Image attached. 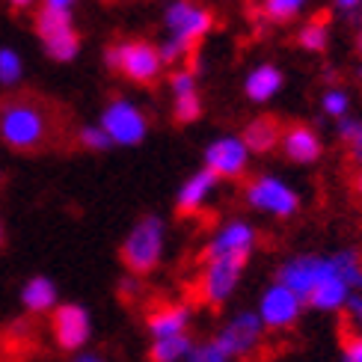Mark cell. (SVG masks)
Wrapping results in <instances>:
<instances>
[{
    "instance_id": "52a82bcc",
    "label": "cell",
    "mask_w": 362,
    "mask_h": 362,
    "mask_svg": "<svg viewBox=\"0 0 362 362\" xmlns=\"http://www.w3.org/2000/svg\"><path fill=\"white\" fill-rule=\"evenodd\" d=\"M163 24L170 30V39H175L185 51H193L196 42L205 39L214 18H211L208 9L190 4V0H173L163 12Z\"/></svg>"
},
{
    "instance_id": "ee69618b",
    "label": "cell",
    "mask_w": 362,
    "mask_h": 362,
    "mask_svg": "<svg viewBox=\"0 0 362 362\" xmlns=\"http://www.w3.org/2000/svg\"><path fill=\"white\" fill-rule=\"evenodd\" d=\"M0 244H4V226H0Z\"/></svg>"
},
{
    "instance_id": "277c9868",
    "label": "cell",
    "mask_w": 362,
    "mask_h": 362,
    "mask_svg": "<svg viewBox=\"0 0 362 362\" xmlns=\"http://www.w3.org/2000/svg\"><path fill=\"white\" fill-rule=\"evenodd\" d=\"M36 33L45 45V51H48V57L57 59V63H69L81 51V36L74 33L69 9L42 6L36 12Z\"/></svg>"
},
{
    "instance_id": "3957f363",
    "label": "cell",
    "mask_w": 362,
    "mask_h": 362,
    "mask_svg": "<svg viewBox=\"0 0 362 362\" xmlns=\"http://www.w3.org/2000/svg\"><path fill=\"white\" fill-rule=\"evenodd\" d=\"M104 63L134 83H155L163 69L158 48L148 42H116L104 51Z\"/></svg>"
},
{
    "instance_id": "d6986e66",
    "label": "cell",
    "mask_w": 362,
    "mask_h": 362,
    "mask_svg": "<svg viewBox=\"0 0 362 362\" xmlns=\"http://www.w3.org/2000/svg\"><path fill=\"white\" fill-rule=\"evenodd\" d=\"M351 285L339 276V270H333L329 276H324L318 285L312 288V294L306 297V306L321 309V312H336L351 300Z\"/></svg>"
},
{
    "instance_id": "e0dca14e",
    "label": "cell",
    "mask_w": 362,
    "mask_h": 362,
    "mask_svg": "<svg viewBox=\"0 0 362 362\" xmlns=\"http://www.w3.org/2000/svg\"><path fill=\"white\" fill-rule=\"evenodd\" d=\"M279 148H282V155L288 160H294V163H315L324 155L321 137L309 125H288L282 131Z\"/></svg>"
},
{
    "instance_id": "836d02e7",
    "label": "cell",
    "mask_w": 362,
    "mask_h": 362,
    "mask_svg": "<svg viewBox=\"0 0 362 362\" xmlns=\"http://www.w3.org/2000/svg\"><path fill=\"white\" fill-rule=\"evenodd\" d=\"M158 54H160V59H163V66H170V63H178V59L185 57L187 51L181 48V45H178L175 39H167V42H163L160 48H158Z\"/></svg>"
},
{
    "instance_id": "f1b7e54d",
    "label": "cell",
    "mask_w": 362,
    "mask_h": 362,
    "mask_svg": "<svg viewBox=\"0 0 362 362\" xmlns=\"http://www.w3.org/2000/svg\"><path fill=\"white\" fill-rule=\"evenodd\" d=\"M78 140H81L83 148H89V152H107V148L113 146V140L107 137V131H104L101 125H86V128H81Z\"/></svg>"
},
{
    "instance_id": "60d3db41",
    "label": "cell",
    "mask_w": 362,
    "mask_h": 362,
    "mask_svg": "<svg viewBox=\"0 0 362 362\" xmlns=\"http://www.w3.org/2000/svg\"><path fill=\"white\" fill-rule=\"evenodd\" d=\"M9 4H12V9H27V6H33L36 0H9Z\"/></svg>"
},
{
    "instance_id": "ba28073f",
    "label": "cell",
    "mask_w": 362,
    "mask_h": 362,
    "mask_svg": "<svg viewBox=\"0 0 362 362\" xmlns=\"http://www.w3.org/2000/svg\"><path fill=\"white\" fill-rule=\"evenodd\" d=\"M101 128L107 131L113 146H137L146 137L148 122H146V116L137 104L116 98L107 104V110L101 113Z\"/></svg>"
},
{
    "instance_id": "6da1fadb",
    "label": "cell",
    "mask_w": 362,
    "mask_h": 362,
    "mask_svg": "<svg viewBox=\"0 0 362 362\" xmlns=\"http://www.w3.org/2000/svg\"><path fill=\"white\" fill-rule=\"evenodd\" d=\"M57 122L51 107L33 95H12L0 101V137L15 152H39L54 140Z\"/></svg>"
},
{
    "instance_id": "f35d334b",
    "label": "cell",
    "mask_w": 362,
    "mask_h": 362,
    "mask_svg": "<svg viewBox=\"0 0 362 362\" xmlns=\"http://www.w3.org/2000/svg\"><path fill=\"white\" fill-rule=\"evenodd\" d=\"M74 0H45V6H54V9H69Z\"/></svg>"
},
{
    "instance_id": "7402d4cb",
    "label": "cell",
    "mask_w": 362,
    "mask_h": 362,
    "mask_svg": "<svg viewBox=\"0 0 362 362\" xmlns=\"http://www.w3.org/2000/svg\"><path fill=\"white\" fill-rule=\"evenodd\" d=\"M193 351L190 333L185 336H170V339H155V344L148 348V362H181L187 359Z\"/></svg>"
},
{
    "instance_id": "cb8c5ba5",
    "label": "cell",
    "mask_w": 362,
    "mask_h": 362,
    "mask_svg": "<svg viewBox=\"0 0 362 362\" xmlns=\"http://www.w3.org/2000/svg\"><path fill=\"white\" fill-rule=\"evenodd\" d=\"M173 116H175V122H178V125H190V122H196V119L202 116V98H199V93L175 95Z\"/></svg>"
},
{
    "instance_id": "30bf717a",
    "label": "cell",
    "mask_w": 362,
    "mask_h": 362,
    "mask_svg": "<svg viewBox=\"0 0 362 362\" xmlns=\"http://www.w3.org/2000/svg\"><path fill=\"white\" fill-rule=\"evenodd\" d=\"M202 279H199V300L211 309H220L226 300H229L240 282V274H244V262L235 259H217V262H202Z\"/></svg>"
},
{
    "instance_id": "d6a6232c",
    "label": "cell",
    "mask_w": 362,
    "mask_h": 362,
    "mask_svg": "<svg viewBox=\"0 0 362 362\" xmlns=\"http://www.w3.org/2000/svg\"><path fill=\"white\" fill-rule=\"evenodd\" d=\"M341 321H348L356 333H362V297L359 294H351V300L344 303V318Z\"/></svg>"
},
{
    "instance_id": "9a60e30c",
    "label": "cell",
    "mask_w": 362,
    "mask_h": 362,
    "mask_svg": "<svg viewBox=\"0 0 362 362\" xmlns=\"http://www.w3.org/2000/svg\"><path fill=\"white\" fill-rule=\"evenodd\" d=\"M146 327L152 339L185 336L190 327V309L185 303H158L146 312Z\"/></svg>"
},
{
    "instance_id": "44dd1931",
    "label": "cell",
    "mask_w": 362,
    "mask_h": 362,
    "mask_svg": "<svg viewBox=\"0 0 362 362\" xmlns=\"http://www.w3.org/2000/svg\"><path fill=\"white\" fill-rule=\"evenodd\" d=\"M21 303L27 306V312H33V315L54 309V303H57V285L51 279H45V276H33L21 288Z\"/></svg>"
},
{
    "instance_id": "8d00e7d4",
    "label": "cell",
    "mask_w": 362,
    "mask_h": 362,
    "mask_svg": "<svg viewBox=\"0 0 362 362\" xmlns=\"http://www.w3.org/2000/svg\"><path fill=\"white\" fill-rule=\"evenodd\" d=\"M348 148H351V160H354V163H359V167H362V122H359L356 137L348 143Z\"/></svg>"
},
{
    "instance_id": "74e56055",
    "label": "cell",
    "mask_w": 362,
    "mask_h": 362,
    "mask_svg": "<svg viewBox=\"0 0 362 362\" xmlns=\"http://www.w3.org/2000/svg\"><path fill=\"white\" fill-rule=\"evenodd\" d=\"M354 193H356V199L362 202V167H359V173L354 175Z\"/></svg>"
},
{
    "instance_id": "e575fe53",
    "label": "cell",
    "mask_w": 362,
    "mask_h": 362,
    "mask_svg": "<svg viewBox=\"0 0 362 362\" xmlns=\"http://www.w3.org/2000/svg\"><path fill=\"white\" fill-rule=\"evenodd\" d=\"M119 294H122V300H137L143 294V285H140V276H125L122 282H119Z\"/></svg>"
},
{
    "instance_id": "83f0119b",
    "label": "cell",
    "mask_w": 362,
    "mask_h": 362,
    "mask_svg": "<svg viewBox=\"0 0 362 362\" xmlns=\"http://www.w3.org/2000/svg\"><path fill=\"white\" fill-rule=\"evenodd\" d=\"M185 362H232V356L223 351V344L217 339H211V341L199 344V348L193 344V351H190V356Z\"/></svg>"
},
{
    "instance_id": "4fadbf2b",
    "label": "cell",
    "mask_w": 362,
    "mask_h": 362,
    "mask_svg": "<svg viewBox=\"0 0 362 362\" xmlns=\"http://www.w3.org/2000/svg\"><path fill=\"white\" fill-rule=\"evenodd\" d=\"M262 333H264V324L259 318V312H240L220 329L214 339L223 344V351L232 359H240L250 351H255V344L262 341Z\"/></svg>"
},
{
    "instance_id": "d4e9b609",
    "label": "cell",
    "mask_w": 362,
    "mask_h": 362,
    "mask_svg": "<svg viewBox=\"0 0 362 362\" xmlns=\"http://www.w3.org/2000/svg\"><path fill=\"white\" fill-rule=\"evenodd\" d=\"M300 48H306V51H315V54H321L327 48V42H329V30H327V21H309L303 30H300Z\"/></svg>"
},
{
    "instance_id": "ac0fdd59",
    "label": "cell",
    "mask_w": 362,
    "mask_h": 362,
    "mask_svg": "<svg viewBox=\"0 0 362 362\" xmlns=\"http://www.w3.org/2000/svg\"><path fill=\"white\" fill-rule=\"evenodd\" d=\"M282 125L279 119L274 116H255L252 122H247L244 134H240V140H244V146L250 148V155H267L274 152V148L279 146L282 140Z\"/></svg>"
},
{
    "instance_id": "f546056e",
    "label": "cell",
    "mask_w": 362,
    "mask_h": 362,
    "mask_svg": "<svg viewBox=\"0 0 362 362\" xmlns=\"http://www.w3.org/2000/svg\"><path fill=\"white\" fill-rule=\"evenodd\" d=\"M321 107L327 116H333V119H341V116H348V107H351V98L344 89H327L324 98H321Z\"/></svg>"
},
{
    "instance_id": "4dcf8cb0",
    "label": "cell",
    "mask_w": 362,
    "mask_h": 362,
    "mask_svg": "<svg viewBox=\"0 0 362 362\" xmlns=\"http://www.w3.org/2000/svg\"><path fill=\"white\" fill-rule=\"evenodd\" d=\"M18 78H21V57L9 48H0V83L12 86Z\"/></svg>"
},
{
    "instance_id": "484cf974",
    "label": "cell",
    "mask_w": 362,
    "mask_h": 362,
    "mask_svg": "<svg viewBox=\"0 0 362 362\" xmlns=\"http://www.w3.org/2000/svg\"><path fill=\"white\" fill-rule=\"evenodd\" d=\"M339 344H341V362H362V333L341 321L339 324Z\"/></svg>"
},
{
    "instance_id": "5b68a950",
    "label": "cell",
    "mask_w": 362,
    "mask_h": 362,
    "mask_svg": "<svg viewBox=\"0 0 362 362\" xmlns=\"http://www.w3.org/2000/svg\"><path fill=\"white\" fill-rule=\"evenodd\" d=\"M244 202L255 211H262V214H270V217H279V220H288L297 214L300 208V196L279 181L276 175H255L247 181L244 187Z\"/></svg>"
},
{
    "instance_id": "f6af8a7d",
    "label": "cell",
    "mask_w": 362,
    "mask_h": 362,
    "mask_svg": "<svg viewBox=\"0 0 362 362\" xmlns=\"http://www.w3.org/2000/svg\"><path fill=\"white\" fill-rule=\"evenodd\" d=\"M359 81H362V66H359Z\"/></svg>"
},
{
    "instance_id": "603a6c76",
    "label": "cell",
    "mask_w": 362,
    "mask_h": 362,
    "mask_svg": "<svg viewBox=\"0 0 362 362\" xmlns=\"http://www.w3.org/2000/svg\"><path fill=\"white\" fill-rule=\"evenodd\" d=\"M339 276L351 285V288H362V252L359 250H341L333 255Z\"/></svg>"
},
{
    "instance_id": "1f68e13d",
    "label": "cell",
    "mask_w": 362,
    "mask_h": 362,
    "mask_svg": "<svg viewBox=\"0 0 362 362\" xmlns=\"http://www.w3.org/2000/svg\"><path fill=\"white\" fill-rule=\"evenodd\" d=\"M170 86H173V95H185V93H196V71H173L170 78Z\"/></svg>"
},
{
    "instance_id": "7c38bea8",
    "label": "cell",
    "mask_w": 362,
    "mask_h": 362,
    "mask_svg": "<svg viewBox=\"0 0 362 362\" xmlns=\"http://www.w3.org/2000/svg\"><path fill=\"white\" fill-rule=\"evenodd\" d=\"M300 309H303V300H300L291 288L274 282L270 288L262 294L259 303V318L264 324V329H288L297 324Z\"/></svg>"
},
{
    "instance_id": "ab89813d",
    "label": "cell",
    "mask_w": 362,
    "mask_h": 362,
    "mask_svg": "<svg viewBox=\"0 0 362 362\" xmlns=\"http://www.w3.org/2000/svg\"><path fill=\"white\" fill-rule=\"evenodd\" d=\"M359 4H362V0H339V6H341V9H348V12H354Z\"/></svg>"
},
{
    "instance_id": "4316f807",
    "label": "cell",
    "mask_w": 362,
    "mask_h": 362,
    "mask_svg": "<svg viewBox=\"0 0 362 362\" xmlns=\"http://www.w3.org/2000/svg\"><path fill=\"white\" fill-rule=\"evenodd\" d=\"M309 4V0H264V15L270 21H288L294 18V15L303 12V6Z\"/></svg>"
},
{
    "instance_id": "9c48e42d",
    "label": "cell",
    "mask_w": 362,
    "mask_h": 362,
    "mask_svg": "<svg viewBox=\"0 0 362 362\" xmlns=\"http://www.w3.org/2000/svg\"><path fill=\"white\" fill-rule=\"evenodd\" d=\"M255 229L244 220H232L226 223L223 229L214 235L205 244V252H202V262H217V259H235V262H250V255L255 250Z\"/></svg>"
},
{
    "instance_id": "2e32d148",
    "label": "cell",
    "mask_w": 362,
    "mask_h": 362,
    "mask_svg": "<svg viewBox=\"0 0 362 362\" xmlns=\"http://www.w3.org/2000/svg\"><path fill=\"white\" fill-rule=\"evenodd\" d=\"M217 175L211 173V170H199V173H193L185 185H181L178 196H175V211L181 217H193V214H199V211L205 208V202L211 199V193H214L217 187Z\"/></svg>"
},
{
    "instance_id": "8992f818",
    "label": "cell",
    "mask_w": 362,
    "mask_h": 362,
    "mask_svg": "<svg viewBox=\"0 0 362 362\" xmlns=\"http://www.w3.org/2000/svg\"><path fill=\"white\" fill-rule=\"evenodd\" d=\"M336 270L333 255H294V259L282 262L276 270V282L291 288L300 300L306 303V297L324 276H329Z\"/></svg>"
},
{
    "instance_id": "7a4b0ae2",
    "label": "cell",
    "mask_w": 362,
    "mask_h": 362,
    "mask_svg": "<svg viewBox=\"0 0 362 362\" xmlns=\"http://www.w3.org/2000/svg\"><path fill=\"white\" fill-rule=\"evenodd\" d=\"M163 244H167L163 220L148 214L128 232V238L122 240V250H119V259L128 267V274L148 276L163 259Z\"/></svg>"
},
{
    "instance_id": "8fae6325",
    "label": "cell",
    "mask_w": 362,
    "mask_h": 362,
    "mask_svg": "<svg viewBox=\"0 0 362 362\" xmlns=\"http://www.w3.org/2000/svg\"><path fill=\"white\" fill-rule=\"evenodd\" d=\"M89 333H93V324H89V312L78 303H66L57 306L51 315V336L57 341L59 351L74 354L81 351L89 341Z\"/></svg>"
},
{
    "instance_id": "7bdbcfd3",
    "label": "cell",
    "mask_w": 362,
    "mask_h": 362,
    "mask_svg": "<svg viewBox=\"0 0 362 362\" xmlns=\"http://www.w3.org/2000/svg\"><path fill=\"white\" fill-rule=\"evenodd\" d=\"M356 51H359V57H362V30H359V36H356Z\"/></svg>"
},
{
    "instance_id": "ffe728a7",
    "label": "cell",
    "mask_w": 362,
    "mask_h": 362,
    "mask_svg": "<svg viewBox=\"0 0 362 362\" xmlns=\"http://www.w3.org/2000/svg\"><path fill=\"white\" fill-rule=\"evenodd\" d=\"M279 89H282V71H279L276 66H270V63L255 66V69L247 74V81H244V93H247V98L255 101V104L270 101V98L279 93Z\"/></svg>"
},
{
    "instance_id": "5bb4252c",
    "label": "cell",
    "mask_w": 362,
    "mask_h": 362,
    "mask_svg": "<svg viewBox=\"0 0 362 362\" xmlns=\"http://www.w3.org/2000/svg\"><path fill=\"white\" fill-rule=\"evenodd\" d=\"M250 148L240 137H220L205 148V170H211L217 178H240L247 173Z\"/></svg>"
},
{
    "instance_id": "d590c367",
    "label": "cell",
    "mask_w": 362,
    "mask_h": 362,
    "mask_svg": "<svg viewBox=\"0 0 362 362\" xmlns=\"http://www.w3.org/2000/svg\"><path fill=\"white\" fill-rule=\"evenodd\" d=\"M339 137L344 140V143H351L354 137H356V131H359V119H351V116H341L339 119Z\"/></svg>"
},
{
    "instance_id": "b9f144b4",
    "label": "cell",
    "mask_w": 362,
    "mask_h": 362,
    "mask_svg": "<svg viewBox=\"0 0 362 362\" xmlns=\"http://www.w3.org/2000/svg\"><path fill=\"white\" fill-rule=\"evenodd\" d=\"M74 362H104V359H98V356H93V354H83V356H78Z\"/></svg>"
}]
</instances>
